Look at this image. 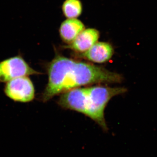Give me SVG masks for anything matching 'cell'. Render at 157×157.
<instances>
[{
  "instance_id": "cell-1",
  "label": "cell",
  "mask_w": 157,
  "mask_h": 157,
  "mask_svg": "<svg viewBox=\"0 0 157 157\" xmlns=\"http://www.w3.org/2000/svg\"><path fill=\"white\" fill-rule=\"evenodd\" d=\"M45 67L48 81L39 97L45 103L70 90L94 84L120 83L123 78L121 74L103 67L69 58L57 52Z\"/></svg>"
},
{
  "instance_id": "cell-2",
  "label": "cell",
  "mask_w": 157,
  "mask_h": 157,
  "mask_svg": "<svg viewBox=\"0 0 157 157\" xmlns=\"http://www.w3.org/2000/svg\"><path fill=\"white\" fill-rule=\"evenodd\" d=\"M127 91L125 88L101 85L78 88L62 94L57 103L62 108L84 114L107 131L104 111L108 102L113 97Z\"/></svg>"
},
{
  "instance_id": "cell-3",
  "label": "cell",
  "mask_w": 157,
  "mask_h": 157,
  "mask_svg": "<svg viewBox=\"0 0 157 157\" xmlns=\"http://www.w3.org/2000/svg\"><path fill=\"white\" fill-rule=\"evenodd\" d=\"M40 74L42 73L31 67L20 54L0 62V83L18 77Z\"/></svg>"
},
{
  "instance_id": "cell-4",
  "label": "cell",
  "mask_w": 157,
  "mask_h": 157,
  "mask_svg": "<svg viewBox=\"0 0 157 157\" xmlns=\"http://www.w3.org/2000/svg\"><path fill=\"white\" fill-rule=\"evenodd\" d=\"M35 89L28 76L14 78L6 82L4 93L7 97L15 102L29 103L35 98Z\"/></svg>"
},
{
  "instance_id": "cell-5",
  "label": "cell",
  "mask_w": 157,
  "mask_h": 157,
  "mask_svg": "<svg viewBox=\"0 0 157 157\" xmlns=\"http://www.w3.org/2000/svg\"><path fill=\"white\" fill-rule=\"evenodd\" d=\"M100 32L94 28H85L70 44L64 48L71 49L78 54L84 53L98 42Z\"/></svg>"
},
{
  "instance_id": "cell-6",
  "label": "cell",
  "mask_w": 157,
  "mask_h": 157,
  "mask_svg": "<svg viewBox=\"0 0 157 157\" xmlns=\"http://www.w3.org/2000/svg\"><path fill=\"white\" fill-rule=\"evenodd\" d=\"M114 52V48L109 42H98L87 51L77 55L92 63L101 64L109 61Z\"/></svg>"
},
{
  "instance_id": "cell-7",
  "label": "cell",
  "mask_w": 157,
  "mask_h": 157,
  "mask_svg": "<svg viewBox=\"0 0 157 157\" xmlns=\"http://www.w3.org/2000/svg\"><path fill=\"white\" fill-rule=\"evenodd\" d=\"M85 28L83 23L78 18H67L60 26L59 36L63 42L68 45Z\"/></svg>"
},
{
  "instance_id": "cell-8",
  "label": "cell",
  "mask_w": 157,
  "mask_h": 157,
  "mask_svg": "<svg viewBox=\"0 0 157 157\" xmlns=\"http://www.w3.org/2000/svg\"><path fill=\"white\" fill-rule=\"evenodd\" d=\"M64 16L67 18H78L83 11L80 0H65L62 6Z\"/></svg>"
}]
</instances>
